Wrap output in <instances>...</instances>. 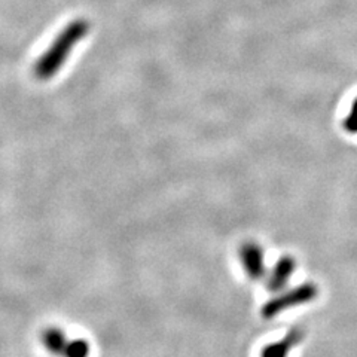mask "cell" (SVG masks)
I'll use <instances>...</instances> for the list:
<instances>
[{"mask_svg":"<svg viewBox=\"0 0 357 357\" xmlns=\"http://www.w3.org/2000/svg\"><path fill=\"white\" fill-rule=\"evenodd\" d=\"M89 353H91L89 342L82 338H76L67 342L63 357H89Z\"/></svg>","mask_w":357,"mask_h":357,"instance_id":"obj_6","label":"cell"},{"mask_svg":"<svg viewBox=\"0 0 357 357\" xmlns=\"http://www.w3.org/2000/svg\"><path fill=\"white\" fill-rule=\"evenodd\" d=\"M40 340H42V344L45 349H47L51 354L59 356V357L60 356L63 357L66 345H67V342H69V340H67V337H66V332L57 326H51V328L43 329Z\"/></svg>","mask_w":357,"mask_h":357,"instance_id":"obj_5","label":"cell"},{"mask_svg":"<svg viewBox=\"0 0 357 357\" xmlns=\"http://www.w3.org/2000/svg\"><path fill=\"white\" fill-rule=\"evenodd\" d=\"M295 270H296V261L294 256L290 255L282 256V258L278 259L273 266L270 275H268L266 289L270 290V292H280V290H283L287 286Z\"/></svg>","mask_w":357,"mask_h":357,"instance_id":"obj_3","label":"cell"},{"mask_svg":"<svg viewBox=\"0 0 357 357\" xmlns=\"http://www.w3.org/2000/svg\"><path fill=\"white\" fill-rule=\"evenodd\" d=\"M304 332L299 328L290 329L286 337H283L280 341H275L268 344L261 351V357H289L290 351H292L296 345L303 341Z\"/></svg>","mask_w":357,"mask_h":357,"instance_id":"obj_4","label":"cell"},{"mask_svg":"<svg viewBox=\"0 0 357 357\" xmlns=\"http://www.w3.org/2000/svg\"><path fill=\"white\" fill-rule=\"evenodd\" d=\"M238 253L244 271L249 278H252V280H261V278L265 277V252L258 243H243Z\"/></svg>","mask_w":357,"mask_h":357,"instance_id":"obj_2","label":"cell"},{"mask_svg":"<svg viewBox=\"0 0 357 357\" xmlns=\"http://www.w3.org/2000/svg\"><path fill=\"white\" fill-rule=\"evenodd\" d=\"M317 295L319 287L314 283H303L294 289L286 290L282 295L266 301L261 308V316L265 320L274 319L290 308L311 303V301H314L317 298Z\"/></svg>","mask_w":357,"mask_h":357,"instance_id":"obj_1","label":"cell"},{"mask_svg":"<svg viewBox=\"0 0 357 357\" xmlns=\"http://www.w3.org/2000/svg\"><path fill=\"white\" fill-rule=\"evenodd\" d=\"M344 127H345V130H347L349 132H357V98L354 100V103L351 106L350 115L345 118Z\"/></svg>","mask_w":357,"mask_h":357,"instance_id":"obj_7","label":"cell"}]
</instances>
